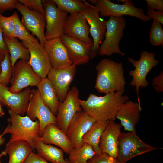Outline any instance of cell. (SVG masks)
<instances>
[{"instance_id":"6da1fadb","label":"cell","mask_w":163,"mask_h":163,"mask_svg":"<svg viewBox=\"0 0 163 163\" xmlns=\"http://www.w3.org/2000/svg\"><path fill=\"white\" fill-rule=\"evenodd\" d=\"M125 89L113 91L103 96L90 94L87 99H80L83 110L97 121H107L115 118L121 105L129 100L128 96L124 95Z\"/></svg>"},{"instance_id":"7a4b0ae2","label":"cell","mask_w":163,"mask_h":163,"mask_svg":"<svg viewBox=\"0 0 163 163\" xmlns=\"http://www.w3.org/2000/svg\"><path fill=\"white\" fill-rule=\"evenodd\" d=\"M96 69L97 75L95 87L99 92L106 94L125 89L126 83L122 63L104 58L99 62Z\"/></svg>"},{"instance_id":"3957f363","label":"cell","mask_w":163,"mask_h":163,"mask_svg":"<svg viewBox=\"0 0 163 163\" xmlns=\"http://www.w3.org/2000/svg\"><path fill=\"white\" fill-rule=\"evenodd\" d=\"M10 117L8 119L10 123L3 132L5 135L11 134V137L6 145L18 140H24L29 143L34 151L33 141L40 136V126L37 119L33 121L27 116H22L9 109Z\"/></svg>"},{"instance_id":"277c9868","label":"cell","mask_w":163,"mask_h":163,"mask_svg":"<svg viewBox=\"0 0 163 163\" xmlns=\"http://www.w3.org/2000/svg\"><path fill=\"white\" fill-rule=\"evenodd\" d=\"M126 23L124 16L111 17L106 21V30L104 39L99 47V55L109 56L117 53L123 56L126 55L120 50L119 43L124 35Z\"/></svg>"},{"instance_id":"5b68a950","label":"cell","mask_w":163,"mask_h":163,"mask_svg":"<svg viewBox=\"0 0 163 163\" xmlns=\"http://www.w3.org/2000/svg\"><path fill=\"white\" fill-rule=\"evenodd\" d=\"M123 4L113 3L110 0H90L94 5L99 12L100 17H120L129 15L136 17L144 22L150 21L151 19L145 14L142 8H137L131 0H121Z\"/></svg>"},{"instance_id":"8992f818","label":"cell","mask_w":163,"mask_h":163,"mask_svg":"<svg viewBox=\"0 0 163 163\" xmlns=\"http://www.w3.org/2000/svg\"><path fill=\"white\" fill-rule=\"evenodd\" d=\"M128 60L134 67V70H131L129 75L132 78L130 82V85L135 88L137 95L138 102L140 103L139 97V88H147L149 82L146 79L147 74L159 62L155 59V54L152 52L143 50L140 54L139 60H136L128 57Z\"/></svg>"},{"instance_id":"52a82bcc","label":"cell","mask_w":163,"mask_h":163,"mask_svg":"<svg viewBox=\"0 0 163 163\" xmlns=\"http://www.w3.org/2000/svg\"><path fill=\"white\" fill-rule=\"evenodd\" d=\"M136 132L121 133L118 138L117 161L126 163L133 158L160 148L152 146L143 141Z\"/></svg>"},{"instance_id":"ba28073f","label":"cell","mask_w":163,"mask_h":163,"mask_svg":"<svg viewBox=\"0 0 163 163\" xmlns=\"http://www.w3.org/2000/svg\"><path fill=\"white\" fill-rule=\"evenodd\" d=\"M46 22L45 36L47 40L60 38L63 34L68 13L59 9L52 0H42Z\"/></svg>"},{"instance_id":"9c48e42d","label":"cell","mask_w":163,"mask_h":163,"mask_svg":"<svg viewBox=\"0 0 163 163\" xmlns=\"http://www.w3.org/2000/svg\"><path fill=\"white\" fill-rule=\"evenodd\" d=\"M79 96L78 89L73 86L68 91L65 100L59 102L56 116V125L65 133L75 115L82 110Z\"/></svg>"},{"instance_id":"30bf717a","label":"cell","mask_w":163,"mask_h":163,"mask_svg":"<svg viewBox=\"0 0 163 163\" xmlns=\"http://www.w3.org/2000/svg\"><path fill=\"white\" fill-rule=\"evenodd\" d=\"M26 116L32 120L37 119L40 126V136L48 124L56 125V117L43 102L37 89L31 90L29 101L26 110Z\"/></svg>"},{"instance_id":"8fae6325","label":"cell","mask_w":163,"mask_h":163,"mask_svg":"<svg viewBox=\"0 0 163 163\" xmlns=\"http://www.w3.org/2000/svg\"><path fill=\"white\" fill-rule=\"evenodd\" d=\"M41 80L33 70L28 61L20 59L16 62L13 68L10 82L11 86L9 90L17 93L29 86H37Z\"/></svg>"},{"instance_id":"7c38bea8","label":"cell","mask_w":163,"mask_h":163,"mask_svg":"<svg viewBox=\"0 0 163 163\" xmlns=\"http://www.w3.org/2000/svg\"><path fill=\"white\" fill-rule=\"evenodd\" d=\"M86 7L82 12L90 27V34L93 41L91 59L98 54L100 45L104 40L106 29V20L100 17L99 12L94 6L85 1Z\"/></svg>"},{"instance_id":"4fadbf2b","label":"cell","mask_w":163,"mask_h":163,"mask_svg":"<svg viewBox=\"0 0 163 163\" xmlns=\"http://www.w3.org/2000/svg\"><path fill=\"white\" fill-rule=\"evenodd\" d=\"M15 8L22 15V24L33 35L37 37L40 44L43 46L47 41L45 36L46 22L44 15L30 10L18 2Z\"/></svg>"},{"instance_id":"5bb4252c","label":"cell","mask_w":163,"mask_h":163,"mask_svg":"<svg viewBox=\"0 0 163 163\" xmlns=\"http://www.w3.org/2000/svg\"><path fill=\"white\" fill-rule=\"evenodd\" d=\"M22 43L29 51L28 62L34 71L41 79L46 77L52 67L44 46L39 42L22 41Z\"/></svg>"},{"instance_id":"9a60e30c","label":"cell","mask_w":163,"mask_h":163,"mask_svg":"<svg viewBox=\"0 0 163 163\" xmlns=\"http://www.w3.org/2000/svg\"><path fill=\"white\" fill-rule=\"evenodd\" d=\"M76 70V65L72 64L64 68H52L49 72L46 77L54 87L59 102L63 101L65 99Z\"/></svg>"},{"instance_id":"2e32d148","label":"cell","mask_w":163,"mask_h":163,"mask_svg":"<svg viewBox=\"0 0 163 163\" xmlns=\"http://www.w3.org/2000/svg\"><path fill=\"white\" fill-rule=\"evenodd\" d=\"M96 121L83 110L75 115L66 133L73 148L80 147L83 144L82 137Z\"/></svg>"},{"instance_id":"e0dca14e","label":"cell","mask_w":163,"mask_h":163,"mask_svg":"<svg viewBox=\"0 0 163 163\" xmlns=\"http://www.w3.org/2000/svg\"><path fill=\"white\" fill-rule=\"evenodd\" d=\"M89 26L82 13H75L68 16L63 34L80 40L93 47V41L89 36Z\"/></svg>"},{"instance_id":"ac0fdd59","label":"cell","mask_w":163,"mask_h":163,"mask_svg":"<svg viewBox=\"0 0 163 163\" xmlns=\"http://www.w3.org/2000/svg\"><path fill=\"white\" fill-rule=\"evenodd\" d=\"M31 90L27 88L19 92L13 93L7 86L0 83V103L15 113L23 116L29 101Z\"/></svg>"},{"instance_id":"d6986e66","label":"cell","mask_w":163,"mask_h":163,"mask_svg":"<svg viewBox=\"0 0 163 163\" xmlns=\"http://www.w3.org/2000/svg\"><path fill=\"white\" fill-rule=\"evenodd\" d=\"M60 38L66 48L72 64L76 66L84 64L91 59L92 46L64 34Z\"/></svg>"},{"instance_id":"ffe728a7","label":"cell","mask_w":163,"mask_h":163,"mask_svg":"<svg viewBox=\"0 0 163 163\" xmlns=\"http://www.w3.org/2000/svg\"><path fill=\"white\" fill-rule=\"evenodd\" d=\"M115 118L107 121L100 138L99 146L102 153L116 158L118 152V138L122 125L115 122Z\"/></svg>"},{"instance_id":"44dd1931","label":"cell","mask_w":163,"mask_h":163,"mask_svg":"<svg viewBox=\"0 0 163 163\" xmlns=\"http://www.w3.org/2000/svg\"><path fill=\"white\" fill-rule=\"evenodd\" d=\"M43 46L52 68H64L72 64L67 50L60 38L47 40Z\"/></svg>"},{"instance_id":"7402d4cb","label":"cell","mask_w":163,"mask_h":163,"mask_svg":"<svg viewBox=\"0 0 163 163\" xmlns=\"http://www.w3.org/2000/svg\"><path fill=\"white\" fill-rule=\"evenodd\" d=\"M141 111L140 103L129 100L120 107L115 118L120 120L125 131L136 132V126L139 121Z\"/></svg>"},{"instance_id":"603a6c76","label":"cell","mask_w":163,"mask_h":163,"mask_svg":"<svg viewBox=\"0 0 163 163\" xmlns=\"http://www.w3.org/2000/svg\"><path fill=\"white\" fill-rule=\"evenodd\" d=\"M38 138L45 144H53L60 147L68 154L73 148L66 134L54 124L47 125L42 136Z\"/></svg>"},{"instance_id":"cb8c5ba5","label":"cell","mask_w":163,"mask_h":163,"mask_svg":"<svg viewBox=\"0 0 163 163\" xmlns=\"http://www.w3.org/2000/svg\"><path fill=\"white\" fill-rule=\"evenodd\" d=\"M34 151L30 145L24 140L14 142L8 145L0 154V158L8 154V163H24L29 154Z\"/></svg>"},{"instance_id":"d4e9b609","label":"cell","mask_w":163,"mask_h":163,"mask_svg":"<svg viewBox=\"0 0 163 163\" xmlns=\"http://www.w3.org/2000/svg\"><path fill=\"white\" fill-rule=\"evenodd\" d=\"M37 86L43 102L56 116L59 101L53 85L46 77L41 79Z\"/></svg>"},{"instance_id":"484cf974","label":"cell","mask_w":163,"mask_h":163,"mask_svg":"<svg viewBox=\"0 0 163 163\" xmlns=\"http://www.w3.org/2000/svg\"><path fill=\"white\" fill-rule=\"evenodd\" d=\"M33 146L37 154L51 163H70L68 160L64 158V151L62 149L45 144L38 137L34 139Z\"/></svg>"},{"instance_id":"4316f807","label":"cell","mask_w":163,"mask_h":163,"mask_svg":"<svg viewBox=\"0 0 163 163\" xmlns=\"http://www.w3.org/2000/svg\"><path fill=\"white\" fill-rule=\"evenodd\" d=\"M3 35L5 42L10 54V60L13 68L19 59L29 60V51L22 43L20 42L17 38Z\"/></svg>"},{"instance_id":"83f0119b","label":"cell","mask_w":163,"mask_h":163,"mask_svg":"<svg viewBox=\"0 0 163 163\" xmlns=\"http://www.w3.org/2000/svg\"><path fill=\"white\" fill-rule=\"evenodd\" d=\"M107 121H97L92 126L82 138L83 143L91 146L95 155L102 153L99 146L101 137Z\"/></svg>"},{"instance_id":"f1b7e54d","label":"cell","mask_w":163,"mask_h":163,"mask_svg":"<svg viewBox=\"0 0 163 163\" xmlns=\"http://www.w3.org/2000/svg\"><path fill=\"white\" fill-rule=\"evenodd\" d=\"M68 154L70 163H87L95 155L93 148L86 143L80 147L73 148Z\"/></svg>"},{"instance_id":"f546056e","label":"cell","mask_w":163,"mask_h":163,"mask_svg":"<svg viewBox=\"0 0 163 163\" xmlns=\"http://www.w3.org/2000/svg\"><path fill=\"white\" fill-rule=\"evenodd\" d=\"M57 6L62 10L70 14L82 13L86 7L85 0H52Z\"/></svg>"},{"instance_id":"4dcf8cb0","label":"cell","mask_w":163,"mask_h":163,"mask_svg":"<svg viewBox=\"0 0 163 163\" xmlns=\"http://www.w3.org/2000/svg\"><path fill=\"white\" fill-rule=\"evenodd\" d=\"M13 71L10 55L8 52L5 55L4 59L1 64L0 83L7 86L11 81Z\"/></svg>"},{"instance_id":"1f68e13d","label":"cell","mask_w":163,"mask_h":163,"mask_svg":"<svg viewBox=\"0 0 163 163\" xmlns=\"http://www.w3.org/2000/svg\"><path fill=\"white\" fill-rule=\"evenodd\" d=\"M13 37L18 38L22 41L39 42L38 39L30 34L22 24L17 13L15 18V26Z\"/></svg>"},{"instance_id":"d6a6232c","label":"cell","mask_w":163,"mask_h":163,"mask_svg":"<svg viewBox=\"0 0 163 163\" xmlns=\"http://www.w3.org/2000/svg\"><path fill=\"white\" fill-rule=\"evenodd\" d=\"M149 42L155 46H163V29L161 24L153 20L149 32Z\"/></svg>"},{"instance_id":"836d02e7","label":"cell","mask_w":163,"mask_h":163,"mask_svg":"<svg viewBox=\"0 0 163 163\" xmlns=\"http://www.w3.org/2000/svg\"><path fill=\"white\" fill-rule=\"evenodd\" d=\"M14 11L9 17H5L0 13V27L3 35L8 37H12L15 26V18L17 14Z\"/></svg>"},{"instance_id":"e575fe53","label":"cell","mask_w":163,"mask_h":163,"mask_svg":"<svg viewBox=\"0 0 163 163\" xmlns=\"http://www.w3.org/2000/svg\"><path fill=\"white\" fill-rule=\"evenodd\" d=\"M18 2L30 10L44 15L45 11L41 0H18Z\"/></svg>"},{"instance_id":"d590c367","label":"cell","mask_w":163,"mask_h":163,"mask_svg":"<svg viewBox=\"0 0 163 163\" xmlns=\"http://www.w3.org/2000/svg\"><path fill=\"white\" fill-rule=\"evenodd\" d=\"M87 163H124L118 161L116 158L102 153L99 155H95L89 160Z\"/></svg>"},{"instance_id":"8d00e7d4","label":"cell","mask_w":163,"mask_h":163,"mask_svg":"<svg viewBox=\"0 0 163 163\" xmlns=\"http://www.w3.org/2000/svg\"><path fill=\"white\" fill-rule=\"evenodd\" d=\"M152 83L153 88L157 93H162L163 92V72H161L158 75L154 76Z\"/></svg>"},{"instance_id":"74e56055","label":"cell","mask_w":163,"mask_h":163,"mask_svg":"<svg viewBox=\"0 0 163 163\" xmlns=\"http://www.w3.org/2000/svg\"><path fill=\"white\" fill-rule=\"evenodd\" d=\"M17 0H0V13L15 8Z\"/></svg>"},{"instance_id":"f35d334b","label":"cell","mask_w":163,"mask_h":163,"mask_svg":"<svg viewBox=\"0 0 163 163\" xmlns=\"http://www.w3.org/2000/svg\"><path fill=\"white\" fill-rule=\"evenodd\" d=\"M147 10H152L163 11V0H146Z\"/></svg>"},{"instance_id":"ab89813d","label":"cell","mask_w":163,"mask_h":163,"mask_svg":"<svg viewBox=\"0 0 163 163\" xmlns=\"http://www.w3.org/2000/svg\"><path fill=\"white\" fill-rule=\"evenodd\" d=\"M24 163H49L38 154L32 152L28 156Z\"/></svg>"},{"instance_id":"60d3db41","label":"cell","mask_w":163,"mask_h":163,"mask_svg":"<svg viewBox=\"0 0 163 163\" xmlns=\"http://www.w3.org/2000/svg\"><path fill=\"white\" fill-rule=\"evenodd\" d=\"M146 15L151 19L156 20L163 25V11L155 10H147Z\"/></svg>"},{"instance_id":"b9f144b4","label":"cell","mask_w":163,"mask_h":163,"mask_svg":"<svg viewBox=\"0 0 163 163\" xmlns=\"http://www.w3.org/2000/svg\"><path fill=\"white\" fill-rule=\"evenodd\" d=\"M8 52V50L4 40L3 32L0 27V53L5 55Z\"/></svg>"},{"instance_id":"7bdbcfd3","label":"cell","mask_w":163,"mask_h":163,"mask_svg":"<svg viewBox=\"0 0 163 163\" xmlns=\"http://www.w3.org/2000/svg\"><path fill=\"white\" fill-rule=\"evenodd\" d=\"M4 135L3 132L2 134H0V145H2L5 142V139L3 137V136ZM0 163H2L0 160Z\"/></svg>"},{"instance_id":"ee69618b","label":"cell","mask_w":163,"mask_h":163,"mask_svg":"<svg viewBox=\"0 0 163 163\" xmlns=\"http://www.w3.org/2000/svg\"><path fill=\"white\" fill-rule=\"evenodd\" d=\"M4 58V55L0 53V73L1 72V64Z\"/></svg>"},{"instance_id":"f6af8a7d","label":"cell","mask_w":163,"mask_h":163,"mask_svg":"<svg viewBox=\"0 0 163 163\" xmlns=\"http://www.w3.org/2000/svg\"><path fill=\"white\" fill-rule=\"evenodd\" d=\"M4 111L2 107V105L0 103V117H2L4 114Z\"/></svg>"}]
</instances>
